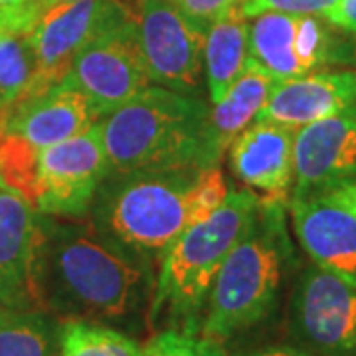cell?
Masks as SVG:
<instances>
[{
    "label": "cell",
    "mask_w": 356,
    "mask_h": 356,
    "mask_svg": "<svg viewBox=\"0 0 356 356\" xmlns=\"http://www.w3.org/2000/svg\"><path fill=\"white\" fill-rule=\"evenodd\" d=\"M38 281L48 315L137 327L153 299L154 267L103 236L89 218L42 216Z\"/></svg>",
    "instance_id": "cell-1"
},
{
    "label": "cell",
    "mask_w": 356,
    "mask_h": 356,
    "mask_svg": "<svg viewBox=\"0 0 356 356\" xmlns=\"http://www.w3.org/2000/svg\"><path fill=\"white\" fill-rule=\"evenodd\" d=\"M293 261L287 202L261 198L254 222L218 271L198 334L224 344L267 321Z\"/></svg>",
    "instance_id": "cell-2"
},
{
    "label": "cell",
    "mask_w": 356,
    "mask_h": 356,
    "mask_svg": "<svg viewBox=\"0 0 356 356\" xmlns=\"http://www.w3.org/2000/svg\"><path fill=\"white\" fill-rule=\"evenodd\" d=\"M109 172L220 166L202 97L151 86L99 119Z\"/></svg>",
    "instance_id": "cell-3"
},
{
    "label": "cell",
    "mask_w": 356,
    "mask_h": 356,
    "mask_svg": "<svg viewBox=\"0 0 356 356\" xmlns=\"http://www.w3.org/2000/svg\"><path fill=\"white\" fill-rule=\"evenodd\" d=\"M252 188H232L214 214L184 229L161 257L154 273L149 323L198 334L218 271L259 208Z\"/></svg>",
    "instance_id": "cell-4"
},
{
    "label": "cell",
    "mask_w": 356,
    "mask_h": 356,
    "mask_svg": "<svg viewBox=\"0 0 356 356\" xmlns=\"http://www.w3.org/2000/svg\"><path fill=\"white\" fill-rule=\"evenodd\" d=\"M196 166L109 172L93 198L89 222L117 245L156 269L178 236L194 224Z\"/></svg>",
    "instance_id": "cell-5"
},
{
    "label": "cell",
    "mask_w": 356,
    "mask_h": 356,
    "mask_svg": "<svg viewBox=\"0 0 356 356\" xmlns=\"http://www.w3.org/2000/svg\"><path fill=\"white\" fill-rule=\"evenodd\" d=\"M289 332L313 356H356V285L303 267L289 297Z\"/></svg>",
    "instance_id": "cell-6"
},
{
    "label": "cell",
    "mask_w": 356,
    "mask_h": 356,
    "mask_svg": "<svg viewBox=\"0 0 356 356\" xmlns=\"http://www.w3.org/2000/svg\"><path fill=\"white\" fill-rule=\"evenodd\" d=\"M131 10L151 83L200 97L206 89L202 32L170 0H131Z\"/></svg>",
    "instance_id": "cell-7"
},
{
    "label": "cell",
    "mask_w": 356,
    "mask_h": 356,
    "mask_svg": "<svg viewBox=\"0 0 356 356\" xmlns=\"http://www.w3.org/2000/svg\"><path fill=\"white\" fill-rule=\"evenodd\" d=\"M64 79L79 89L102 117L151 88L133 10L127 18L89 40L74 56Z\"/></svg>",
    "instance_id": "cell-8"
},
{
    "label": "cell",
    "mask_w": 356,
    "mask_h": 356,
    "mask_svg": "<svg viewBox=\"0 0 356 356\" xmlns=\"http://www.w3.org/2000/svg\"><path fill=\"white\" fill-rule=\"evenodd\" d=\"M109 175L99 121L72 139L42 149L34 210L42 216L86 220Z\"/></svg>",
    "instance_id": "cell-9"
},
{
    "label": "cell",
    "mask_w": 356,
    "mask_h": 356,
    "mask_svg": "<svg viewBox=\"0 0 356 356\" xmlns=\"http://www.w3.org/2000/svg\"><path fill=\"white\" fill-rule=\"evenodd\" d=\"M129 14L131 0H74L46 8L30 32L38 77L28 95L62 81L77 51Z\"/></svg>",
    "instance_id": "cell-10"
},
{
    "label": "cell",
    "mask_w": 356,
    "mask_h": 356,
    "mask_svg": "<svg viewBox=\"0 0 356 356\" xmlns=\"http://www.w3.org/2000/svg\"><path fill=\"white\" fill-rule=\"evenodd\" d=\"M356 182V105L297 129L289 198H317Z\"/></svg>",
    "instance_id": "cell-11"
},
{
    "label": "cell",
    "mask_w": 356,
    "mask_h": 356,
    "mask_svg": "<svg viewBox=\"0 0 356 356\" xmlns=\"http://www.w3.org/2000/svg\"><path fill=\"white\" fill-rule=\"evenodd\" d=\"M42 222L34 206L0 184V307L40 311L38 281Z\"/></svg>",
    "instance_id": "cell-12"
},
{
    "label": "cell",
    "mask_w": 356,
    "mask_h": 356,
    "mask_svg": "<svg viewBox=\"0 0 356 356\" xmlns=\"http://www.w3.org/2000/svg\"><path fill=\"white\" fill-rule=\"evenodd\" d=\"M102 119L95 105L70 81H58L0 111L2 131L38 151L72 139Z\"/></svg>",
    "instance_id": "cell-13"
},
{
    "label": "cell",
    "mask_w": 356,
    "mask_h": 356,
    "mask_svg": "<svg viewBox=\"0 0 356 356\" xmlns=\"http://www.w3.org/2000/svg\"><path fill=\"white\" fill-rule=\"evenodd\" d=\"M287 210L311 261L356 285V218L325 198H289Z\"/></svg>",
    "instance_id": "cell-14"
},
{
    "label": "cell",
    "mask_w": 356,
    "mask_h": 356,
    "mask_svg": "<svg viewBox=\"0 0 356 356\" xmlns=\"http://www.w3.org/2000/svg\"><path fill=\"white\" fill-rule=\"evenodd\" d=\"M356 105V70H325L280 81L255 121L297 129Z\"/></svg>",
    "instance_id": "cell-15"
},
{
    "label": "cell",
    "mask_w": 356,
    "mask_h": 356,
    "mask_svg": "<svg viewBox=\"0 0 356 356\" xmlns=\"http://www.w3.org/2000/svg\"><path fill=\"white\" fill-rule=\"evenodd\" d=\"M293 129L255 121L229 147L234 175L267 200L289 202L293 186Z\"/></svg>",
    "instance_id": "cell-16"
},
{
    "label": "cell",
    "mask_w": 356,
    "mask_h": 356,
    "mask_svg": "<svg viewBox=\"0 0 356 356\" xmlns=\"http://www.w3.org/2000/svg\"><path fill=\"white\" fill-rule=\"evenodd\" d=\"M277 83L275 77L250 58L226 95L210 107V140L220 161L229 151L232 143L254 125Z\"/></svg>",
    "instance_id": "cell-17"
},
{
    "label": "cell",
    "mask_w": 356,
    "mask_h": 356,
    "mask_svg": "<svg viewBox=\"0 0 356 356\" xmlns=\"http://www.w3.org/2000/svg\"><path fill=\"white\" fill-rule=\"evenodd\" d=\"M250 60V18L234 6L204 36V77L210 103H218Z\"/></svg>",
    "instance_id": "cell-18"
},
{
    "label": "cell",
    "mask_w": 356,
    "mask_h": 356,
    "mask_svg": "<svg viewBox=\"0 0 356 356\" xmlns=\"http://www.w3.org/2000/svg\"><path fill=\"white\" fill-rule=\"evenodd\" d=\"M299 14L264 13L250 18V58L277 81L303 77L295 56Z\"/></svg>",
    "instance_id": "cell-19"
},
{
    "label": "cell",
    "mask_w": 356,
    "mask_h": 356,
    "mask_svg": "<svg viewBox=\"0 0 356 356\" xmlns=\"http://www.w3.org/2000/svg\"><path fill=\"white\" fill-rule=\"evenodd\" d=\"M0 356H60V323L48 313L0 307Z\"/></svg>",
    "instance_id": "cell-20"
},
{
    "label": "cell",
    "mask_w": 356,
    "mask_h": 356,
    "mask_svg": "<svg viewBox=\"0 0 356 356\" xmlns=\"http://www.w3.org/2000/svg\"><path fill=\"white\" fill-rule=\"evenodd\" d=\"M60 356H143V346L127 332L86 321H60Z\"/></svg>",
    "instance_id": "cell-21"
},
{
    "label": "cell",
    "mask_w": 356,
    "mask_h": 356,
    "mask_svg": "<svg viewBox=\"0 0 356 356\" xmlns=\"http://www.w3.org/2000/svg\"><path fill=\"white\" fill-rule=\"evenodd\" d=\"M38 77V58L30 32H16L0 42V111L26 97Z\"/></svg>",
    "instance_id": "cell-22"
},
{
    "label": "cell",
    "mask_w": 356,
    "mask_h": 356,
    "mask_svg": "<svg viewBox=\"0 0 356 356\" xmlns=\"http://www.w3.org/2000/svg\"><path fill=\"white\" fill-rule=\"evenodd\" d=\"M38 154L28 140L0 133V184L24 196L32 206L38 186Z\"/></svg>",
    "instance_id": "cell-23"
},
{
    "label": "cell",
    "mask_w": 356,
    "mask_h": 356,
    "mask_svg": "<svg viewBox=\"0 0 356 356\" xmlns=\"http://www.w3.org/2000/svg\"><path fill=\"white\" fill-rule=\"evenodd\" d=\"M143 356H228L224 344L200 334L165 329L143 346Z\"/></svg>",
    "instance_id": "cell-24"
},
{
    "label": "cell",
    "mask_w": 356,
    "mask_h": 356,
    "mask_svg": "<svg viewBox=\"0 0 356 356\" xmlns=\"http://www.w3.org/2000/svg\"><path fill=\"white\" fill-rule=\"evenodd\" d=\"M232 186L220 170V166H208L200 170V178L194 192V222H200L214 214L226 202Z\"/></svg>",
    "instance_id": "cell-25"
},
{
    "label": "cell",
    "mask_w": 356,
    "mask_h": 356,
    "mask_svg": "<svg viewBox=\"0 0 356 356\" xmlns=\"http://www.w3.org/2000/svg\"><path fill=\"white\" fill-rule=\"evenodd\" d=\"M339 0H242L240 8L248 18L264 13L315 14L327 16Z\"/></svg>",
    "instance_id": "cell-26"
},
{
    "label": "cell",
    "mask_w": 356,
    "mask_h": 356,
    "mask_svg": "<svg viewBox=\"0 0 356 356\" xmlns=\"http://www.w3.org/2000/svg\"><path fill=\"white\" fill-rule=\"evenodd\" d=\"M188 22L206 36L208 28L242 0H170Z\"/></svg>",
    "instance_id": "cell-27"
},
{
    "label": "cell",
    "mask_w": 356,
    "mask_h": 356,
    "mask_svg": "<svg viewBox=\"0 0 356 356\" xmlns=\"http://www.w3.org/2000/svg\"><path fill=\"white\" fill-rule=\"evenodd\" d=\"M38 18V14L28 10V8L0 10V42L10 34H16V32H32Z\"/></svg>",
    "instance_id": "cell-28"
},
{
    "label": "cell",
    "mask_w": 356,
    "mask_h": 356,
    "mask_svg": "<svg viewBox=\"0 0 356 356\" xmlns=\"http://www.w3.org/2000/svg\"><path fill=\"white\" fill-rule=\"evenodd\" d=\"M325 18L344 32L356 34V0H339Z\"/></svg>",
    "instance_id": "cell-29"
},
{
    "label": "cell",
    "mask_w": 356,
    "mask_h": 356,
    "mask_svg": "<svg viewBox=\"0 0 356 356\" xmlns=\"http://www.w3.org/2000/svg\"><path fill=\"white\" fill-rule=\"evenodd\" d=\"M317 198H325L329 202L337 204L356 218V182L355 184H346V186H339V188L329 191L327 194L317 196Z\"/></svg>",
    "instance_id": "cell-30"
},
{
    "label": "cell",
    "mask_w": 356,
    "mask_h": 356,
    "mask_svg": "<svg viewBox=\"0 0 356 356\" xmlns=\"http://www.w3.org/2000/svg\"><path fill=\"white\" fill-rule=\"evenodd\" d=\"M234 356H313L311 353L303 350L301 346H287V344H269V346H259L252 350H243Z\"/></svg>",
    "instance_id": "cell-31"
},
{
    "label": "cell",
    "mask_w": 356,
    "mask_h": 356,
    "mask_svg": "<svg viewBox=\"0 0 356 356\" xmlns=\"http://www.w3.org/2000/svg\"><path fill=\"white\" fill-rule=\"evenodd\" d=\"M20 8H28V10H32V8L26 4V0H0V10H20ZM32 13H36V10H32Z\"/></svg>",
    "instance_id": "cell-32"
},
{
    "label": "cell",
    "mask_w": 356,
    "mask_h": 356,
    "mask_svg": "<svg viewBox=\"0 0 356 356\" xmlns=\"http://www.w3.org/2000/svg\"><path fill=\"white\" fill-rule=\"evenodd\" d=\"M65 2H74V0H42L40 6H42V13L46 8H51V6H58V4H65Z\"/></svg>",
    "instance_id": "cell-33"
},
{
    "label": "cell",
    "mask_w": 356,
    "mask_h": 356,
    "mask_svg": "<svg viewBox=\"0 0 356 356\" xmlns=\"http://www.w3.org/2000/svg\"><path fill=\"white\" fill-rule=\"evenodd\" d=\"M40 2H42V0H26V4H28L32 10H36L38 14H42V6H40Z\"/></svg>",
    "instance_id": "cell-34"
},
{
    "label": "cell",
    "mask_w": 356,
    "mask_h": 356,
    "mask_svg": "<svg viewBox=\"0 0 356 356\" xmlns=\"http://www.w3.org/2000/svg\"><path fill=\"white\" fill-rule=\"evenodd\" d=\"M0 133H2V123H0Z\"/></svg>",
    "instance_id": "cell-35"
}]
</instances>
